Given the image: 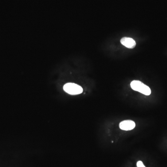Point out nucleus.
I'll return each instance as SVG.
<instances>
[{"mask_svg": "<svg viewBox=\"0 0 167 167\" xmlns=\"http://www.w3.org/2000/svg\"><path fill=\"white\" fill-rule=\"evenodd\" d=\"M130 86L134 91L139 92L145 95H149L151 94V90L149 87L138 80L132 81L130 83Z\"/></svg>", "mask_w": 167, "mask_h": 167, "instance_id": "f257e3e1", "label": "nucleus"}, {"mask_svg": "<svg viewBox=\"0 0 167 167\" xmlns=\"http://www.w3.org/2000/svg\"><path fill=\"white\" fill-rule=\"evenodd\" d=\"M64 90L66 93L71 95H77L83 92V89L81 86L74 83H67L65 85Z\"/></svg>", "mask_w": 167, "mask_h": 167, "instance_id": "f03ea898", "label": "nucleus"}, {"mask_svg": "<svg viewBox=\"0 0 167 167\" xmlns=\"http://www.w3.org/2000/svg\"><path fill=\"white\" fill-rule=\"evenodd\" d=\"M136 124L132 120H128L122 121L119 124V127L122 130H130L135 128Z\"/></svg>", "mask_w": 167, "mask_h": 167, "instance_id": "7ed1b4c3", "label": "nucleus"}, {"mask_svg": "<svg viewBox=\"0 0 167 167\" xmlns=\"http://www.w3.org/2000/svg\"><path fill=\"white\" fill-rule=\"evenodd\" d=\"M121 44L128 48H134L136 45L135 41L132 38L129 37H123L120 41Z\"/></svg>", "mask_w": 167, "mask_h": 167, "instance_id": "20e7f679", "label": "nucleus"}, {"mask_svg": "<svg viewBox=\"0 0 167 167\" xmlns=\"http://www.w3.org/2000/svg\"><path fill=\"white\" fill-rule=\"evenodd\" d=\"M137 167H146L144 165V163L141 161H138L137 162Z\"/></svg>", "mask_w": 167, "mask_h": 167, "instance_id": "39448f33", "label": "nucleus"}]
</instances>
